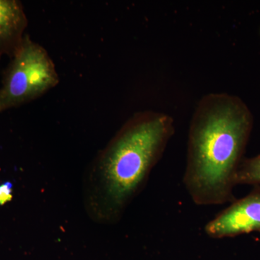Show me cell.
Here are the masks:
<instances>
[{
    "label": "cell",
    "instance_id": "obj_1",
    "mask_svg": "<svg viewBox=\"0 0 260 260\" xmlns=\"http://www.w3.org/2000/svg\"><path fill=\"white\" fill-rule=\"evenodd\" d=\"M254 124L241 98L226 93L202 97L188 135L183 182L195 204L223 205L236 200L235 176Z\"/></svg>",
    "mask_w": 260,
    "mask_h": 260
},
{
    "label": "cell",
    "instance_id": "obj_2",
    "mask_svg": "<svg viewBox=\"0 0 260 260\" xmlns=\"http://www.w3.org/2000/svg\"><path fill=\"white\" fill-rule=\"evenodd\" d=\"M174 131L172 116L153 111L137 113L121 127L98 164L103 218H120L161 158Z\"/></svg>",
    "mask_w": 260,
    "mask_h": 260
},
{
    "label": "cell",
    "instance_id": "obj_3",
    "mask_svg": "<svg viewBox=\"0 0 260 260\" xmlns=\"http://www.w3.org/2000/svg\"><path fill=\"white\" fill-rule=\"evenodd\" d=\"M58 83L55 65L47 51L25 34L0 88V112L35 100Z\"/></svg>",
    "mask_w": 260,
    "mask_h": 260
},
{
    "label": "cell",
    "instance_id": "obj_4",
    "mask_svg": "<svg viewBox=\"0 0 260 260\" xmlns=\"http://www.w3.org/2000/svg\"><path fill=\"white\" fill-rule=\"evenodd\" d=\"M205 232L213 239L260 233V186H254L242 199L234 200L206 224Z\"/></svg>",
    "mask_w": 260,
    "mask_h": 260
},
{
    "label": "cell",
    "instance_id": "obj_5",
    "mask_svg": "<svg viewBox=\"0 0 260 260\" xmlns=\"http://www.w3.org/2000/svg\"><path fill=\"white\" fill-rule=\"evenodd\" d=\"M28 20L21 3L15 0H0V58L16 54L23 42Z\"/></svg>",
    "mask_w": 260,
    "mask_h": 260
},
{
    "label": "cell",
    "instance_id": "obj_6",
    "mask_svg": "<svg viewBox=\"0 0 260 260\" xmlns=\"http://www.w3.org/2000/svg\"><path fill=\"white\" fill-rule=\"evenodd\" d=\"M235 184L260 186V154L252 158H243L236 174Z\"/></svg>",
    "mask_w": 260,
    "mask_h": 260
},
{
    "label": "cell",
    "instance_id": "obj_7",
    "mask_svg": "<svg viewBox=\"0 0 260 260\" xmlns=\"http://www.w3.org/2000/svg\"><path fill=\"white\" fill-rule=\"evenodd\" d=\"M13 184L11 181L0 184V207L9 203L13 199Z\"/></svg>",
    "mask_w": 260,
    "mask_h": 260
}]
</instances>
